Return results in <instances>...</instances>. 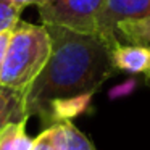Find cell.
<instances>
[{
  "label": "cell",
  "instance_id": "obj_2",
  "mask_svg": "<svg viewBox=\"0 0 150 150\" xmlns=\"http://www.w3.org/2000/svg\"><path fill=\"white\" fill-rule=\"evenodd\" d=\"M50 49L52 42L44 24L37 26L20 20L10 34L0 86L24 94L47 63Z\"/></svg>",
  "mask_w": 150,
  "mask_h": 150
},
{
  "label": "cell",
  "instance_id": "obj_6",
  "mask_svg": "<svg viewBox=\"0 0 150 150\" xmlns=\"http://www.w3.org/2000/svg\"><path fill=\"white\" fill-rule=\"evenodd\" d=\"M53 142L58 150H95L94 144L69 120L52 124Z\"/></svg>",
  "mask_w": 150,
  "mask_h": 150
},
{
  "label": "cell",
  "instance_id": "obj_3",
  "mask_svg": "<svg viewBox=\"0 0 150 150\" xmlns=\"http://www.w3.org/2000/svg\"><path fill=\"white\" fill-rule=\"evenodd\" d=\"M107 0H42L37 5L42 24L62 26L82 34H97Z\"/></svg>",
  "mask_w": 150,
  "mask_h": 150
},
{
  "label": "cell",
  "instance_id": "obj_9",
  "mask_svg": "<svg viewBox=\"0 0 150 150\" xmlns=\"http://www.w3.org/2000/svg\"><path fill=\"white\" fill-rule=\"evenodd\" d=\"M26 121H10L0 131V150H33L34 139L26 134Z\"/></svg>",
  "mask_w": 150,
  "mask_h": 150
},
{
  "label": "cell",
  "instance_id": "obj_5",
  "mask_svg": "<svg viewBox=\"0 0 150 150\" xmlns=\"http://www.w3.org/2000/svg\"><path fill=\"white\" fill-rule=\"evenodd\" d=\"M111 62L116 71L142 74L150 86V45L116 42L111 47Z\"/></svg>",
  "mask_w": 150,
  "mask_h": 150
},
{
  "label": "cell",
  "instance_id": "obj_10",
  "mask_svg": "<svg viewBox=\"0 0 150 150\" xmlns=\"http://www.w3.org/2000/svg\"><path fill=\"white\" fill-rule=\"evenodd\" d=\"M21 11L11 0H0V33L13 28L20 21Z\"/></svg>",
  "mask_w": 150,
  "mask_h": 150
},
{
  "label": "cell",
  "instance_id": "obj_4",
  "mask_svg": "<svg viewBox=\"0 0 150 150\" xmlns=\"http://www.w3.org/2000/svg\"><path fill=\"white\" fill-rule=\"evenodd\" d=\"M147 15H150V0H107L95 36L113 47L118 42L115 29L121 21L142 18Z\"/></svg>",
  "mask_w": 150,
  "mask_h": 150
},
{
  "label": "cell",
  "instance_id": "obj_8",
  "mask_svg": "<svg viewBox=\"0 0 150 150\" xmlns=\"http://www.w3.org/2000/svg\"><path fill=\"white\" fill-rule=\"evenodd\" d=\"M29 120L24 108V94L0 86V131L10 121Z\"/></svg>",
  "mask_w": 150,
  "mask_h": 150
},
{
  "label": "cell",
  "instance_id": "obj_7",
  "mask_svg": "<svg viewBox=\"0 0 150 150\" xmlns=\"http://www.w3.org/2000/svg\"><path fill=\"white\" fill-rule=\"evenodd\" d=\"M115 37L123 44L150 45V15L121 21L115 29Z\"/></svg>",
  "mask_w": 150,
  "mask_h": 150
},
{
  "label": "cell",
  "instance_id": "obj_1",
  "mask_svg": "<svg viewBox=\"0 0 150 150\" xmlns=\"http://www.w3.org/2000/svg\"><path fill=\"white\" fill-rule=\"evenodd\" d=\"M52 49L44 68L24 92L28 118L45 121L55 100L94 94L116 69L111 47L95 34H82L62 26L44 24Z\"/></svg>",
  "mask_w": 150,
  "mask_h": 150
},
{
  "label": "cell",
  "instance_id": "obj_11",
  "mask_svg": "<svg viewBox=\"0 0 150 150\" xmlns=\"http://www.w3.org/2000/svg\"><path fill=\"white\" fill-rule=\"evenodd\" d=\"M33 150H58L53 142V132H52V126L45 127L39 136L34 139V147Z\"/></svg>",
  "mask_w": 150,
  "mask_h": 150
},
{
  "label": "cell",
  "instance_id": "obj_13",
  "mask_svg": "<svg viewBox=\"0 0 150 150\" xmlns=\"http://www.w3.org/2000/svg\"><path fill=\"white\" fill-rule=\"evenodd\" d=\"M15 5H16L20 10H24L26 7H29V5H39L42 4V0H11Z\"/></svg>",
  "mask_w": 150,
  "mask_h": 150
},
{
  "label": "cell",
  "instance_id": "obj_12",
  "mask_svg": "<svg viewBox=\"0 0 150 150\" xmlns=\"http://www.w3.org/2000/svg\"><path fill=\"white\" fill-rule=\"evenodd\" d=\"M11 29L13 28L0 33V73H2V66H4V62H5V55H7V47H8V40H10Z\"/></svg>",
  "mask_w": 150,
  "mask_h": 150
}]
</instances>
